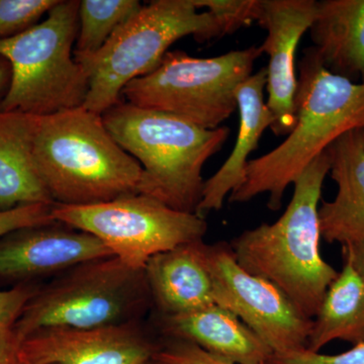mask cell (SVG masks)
<instances>
[{
  "mask_svg": "<svg viewBox=\"0 0 364 364\" xmlns=\"http://www.w3.org/2000/svg\"><path fill=\"white\" fill-rule=\"evenodd\" d=\"M267 68H261L239 85L236 91L239 129L231 154L220 169L205 181L202 202L196 215L205 218L220 210L228 196L240 188L245 181L250 155L259 146L263 134L273 124V116L265 100Z\"/></svg>",
  "mask_w": 364,
  "mask_h": 364,
  "instance_id": "e0dca14e",
  "label": "cell"
},
{
  "mask_svg": "<svg viewBox=\"0 0 364 364\" xmlns=\"http://www.w3.org/2000/svg\"><path fill=\"white\" fill-rule=\"evenodd\" d=\"M33 116L0 109V212L55 205L33 162Z\"/></svg>",
  "mask_w": 364,
  "mask_h": 364,
  "instance_id": "d6986e66",
  "label": "cell"
},
{
  "mask_svg": "<svg viewBox=\"0 0 364 364\" xmlns=\"http://www.w3.org/2000/svg\"><path fill=\"white\" fill-rule=\"evenodd\" d=\"M53 207L54 205L35 203L0 212V237L21 228L39 226L55 222L52 215Z\"/></svg>",
  "mask_w": 364,
  "mask_h": 364,
  "instance_id": "484cf974",
  "label": "cell"
},
{
  "mask_svg": "<svg viewBox=\"0 0 364 364\" xmlns=\"http://www.w3.org/2000/svg\"><path fill=\"white\" fill-rule=\"evenodd\" d=\"M11 66L6 59L0 57V95L9 88V82H11Z\"/></svg>",
  "mask_w": 364,
  "mask_h": 364,
  "instance_id": "f546056e",
  "label": "cell"
},
{
  "mask_svg": "<svg viewBox=\"0 0 364 364\" xmlns=\"http://www.w3.org/2000/svg\"><path fill=\"white\" fill-rule=\"evenodd\" d=\"M109 256L111 251L92 235L60 222L21 228L0 237V284H40Z\"/></svg>",
  "mask_w": 364,
  "mask_h": 364,
  "instance_id": "7c38bea8",
  "label": "cell"
},
{
  "mask_svg": "<svg viewBox=\"0 0 364 364\" xmlns=\"http://www.w3.org/2000/svg\"><path fill=\"white\" fill-rule=\"evenodd\" d=\"M316 4V0H262L258 23L267 35L259 47L269 58L265 90L273 116L270 129L277 136L289 135L296 124V50L312 26Z\"/></svg>",
  "mask_w": 364,
  "mask_h": 364,
  "instance_id": "4fadbf2b",
  "label": "cell"
},
{
  "mask_svg": "<svg viewBox=\"0 0 364 364\" xmlns=\"http://www.w3.org/2000/svg\"><path fill=\"white\" fill-rule=\"evenodd\" d=\"M312 48L328 71L364 81V0H321L310 28Z\"/></svg>",
  "mask_w": 364,
  "mask_h": 364,
  "instance_id": "ac0fdd59",
  "label": "cell"
},
{
  "mask_svg": "<svg viewBox=\"0 0 364 364\" xmlns=\"http://www.w3.org/2000/svg\"><path fill=\"white\" fill-rule=\"evenodd\" d=\"M329 171L327 149L294 182L293 198L277 221L246 230L230 242L241 267L279 287L310 320L338 275L320 252L318 208Z\"/></svg>",
  "mask_w": 364,
  "mask_h": 364,
  "instance_id": "7a4b0ae2",
  "label": "cell"
},
{
  "mask_svg": "<svg viewBox=\"0 0 364 364\" xmlns=\"http://www.w3.org/2000/svg\"><path fill=\"white\" fill-rule=\"evenodd\" d=\"M193 36L198 42L219 39L212 14L193 0H155L122 26L97 54L74 57L90 77L83 107L102 114L121 102L131 81L154 71L170 46Z\"/></svg>",
  "mask_w": 364,
  "mask_h": 364,
  "instance_id": "52a82bcc",
  "label": "cell"
},
{
  "mask_svg": "<svg viewBox=\"0 0 364 364\" xmlns=\"http://www.w3.org/2000/svg\"><path fill=\"white\" fill-rule=\"evenodd\" d=\"M215 305L237 316L275 355L306 350L313 320L304 317L279 287L249 273L230 243L205 245Z\"/></svg>",
  "mask_w": 364,
  "mask_h": 364,
  "instance_id": "30bf717a",
  "label": "cell"
},
{
  "mask_svg": "<svg viewBox=\"0 0 364 364\" xmlns=\"http://www.w3.org/2000/svg\"><path fill=\"white\" fill-rule=\"evenodd\" d=\"M342 257L351 263L364 284V245L342 246Z\"/></svg>",
  "mask_w": 364,
  "mask_h": 364,
  "instance_id": "f1b7e54d",
  "label": "cell"
},
{
  "mask_svg": "<svg viewBox=\"0 0 364 364\" xmlns=\"http://www.w3.org/2000/svg\"><path fill=\"white\" fill-rule=\"evenodd\" d=\"M59 0H0V39L14 37L32 26Z\"/></svg>",
  "mask_w": 364,
  "mask_h": 364,
  "instance_id": "603a6c76",
  "label": "cell"
},
{
  "mask_svg": "<svg viewBox=\"0 0 364 364\" xmlns=\"http://www.w3.org/2000/svg\"><path fill=\"white\" fill-rule=\"evenodd\" d=\"M105 126L142 167L138 193L179 212L196 214L203 168L224 147L231 130H205L165 112L119 102L102 114Z\"/></svg>",
  "mask_w": 364,
  "mask_h": 364,
  "instance_id": "277c9868",
  "label": "cell"
},
{
  "mask_svg": "<svg viewBox=\"0 0 364 364\" xmlns=\"http://www.w3.org/2000/svg\"><path fill=\"white\" fill-rule=\"evenodd\" d=\"M53 219L92 235L128 267L144 269L153 256L203 240L205 218L150 196L131 195L91 205H54Z\"/></svg>",
  "mask_w": 364,
  "mask_h": 364,
  "instance_id": "9c48e42d",
  "label": "cell"
},
{
  "mask_svg": "<svg viewBox=\"0 0 364 364\" xmlns=\"http://www.w3.org/2000/svg\"><path fill=\"white\" fill-rule=\"evenodd\" d=\"M203 240L153 256L144 267L156 315L193 312L215 305L214 284Z\"/></svg>",
  "mask_w": 364,
  "mask_h": 364,
  "instance_id": "2e32d148",
  "label": "cell"
},
{
  "mask_svg": "<svg viewBox=\"0 0 364 364\" xmlns=\"http://www.w3.org/2000/svg\"><path fill=\"white\" fill-rule=\"evenodd\" d=\"M328 152L337 193L318 208L321 235L330 244L364 245V129L347 132Z\"/></svg>",
  "mask_w": 364,
  "mask_h": 364,
  "instance_id": "9a60e30c",
  "label": "cell"
},
{
  "mask_svg": "<svg viewBox=\"0 0 364 364\" xmlns=\"http://www.w3.org/2000/svg\"><path fill=\"white\" fill-rule=\"evenodd\" d=\"M161 348L143 321L90 329L48 328L21 341L23 364H148Z\"/></svg>",
  "mask_w": 364,
  "mask_h": 364,
  "instance_id": "8fae6325",
  "label": "cell"
},
{
  "mask_svg": "<svg viewBox=\"0 0 364 364\" xmlns=\"http://www.w3.org/2000/svg\"><path fill=\"white\" fill-rule=\"evenodd\" d=\"M296 124L284 142L251 159L243 184L229 202H250L268 193L267 207L282 208L287 188L347 132L364 129V81L353 82L328 71L312 47L299 64Z\"/></svg>",
  "mask_w": 364,
  "mask_h": 364,
  "instance_id": "6da1fadb",
  "label": "cell"
},
{
  "mask_svg": "<svg viewBox=\"0 0 364 364\" xmlns=\"http://www.w3.org/2000/svg\"><path fill=\"white\" fill-rule=\"evenodd\" d=\"M155 358L168 364H236L213 355L195 344L176 339L161 338V348Z\"/></svg>",
  "mask_w": 364,
  "mask_h": 364,
  "instance_id": "cb8c5ba5",
  "label": "cell"
},
{
  "mask_svg": "<svg viewBox=\"0 0 364 364\" xmlns=\"http://www.w3.org/2000/svg\"><path fill=\"white\" fill-rule=\"evenodd\" d=\"M259 46L198 58L168 51L154 71L124 88L127 102L215 130L237 111L236 91L253 74Z\"/></svg>",
  "mask_w": 364,
  "mask_h": 364,
  "instance_id": "ba28073f",
  "label": "cell"
},
{
  "mask_svg": "<svg viewBox=\"0 0 364 364\" xmlns=\"http://www.w3.org/2000/svg\"><path fill=\"white\" fill-rule=\"evenodd\" d=\"M41 286L40 284H21L0 291V337L14 329L26 306Z\"/></svg>",
  "mask_w": 364,
  "mask_h": 364,
  "instance_id": "d4e9b609",
  "label": "cell"
},
{
  "mask_svg": "<svg viewBox=\"0 0 364 364\" xmlns=\"http://www.w3.org/2000/svg\"><path fill=\"white\" fill-rule=\"evenodd\" d=\"M79 4L60 0L42 23L0 39V57L11 71L1 111L43 117L83 107L90 77L73 52Z\"/></svg>",
  "mask_w": 364,
  "mask_h": 364,
  "instance_id": "5b68a950",
  "label": "cell"
},
{
  "mask_svg": "<svg viewBox=\"0 0 364 364\" xmlns=\"http://www.w3.org/2000/svg\"><path fill=\"white\" fill-rule=\"evenodd\" d=\"M336 340L352 345L364 342V284L347 259L313 318L306 350L318 353Z\"/></svg>",
  "mask_w": 364,
  "mask_h": 364,
  "instance_id": "ffe728a7",
  "label": "cell"
},
{
  "mask_svg": "<svg viewBox=\"0 0 364 364\" xmlns=\"http://www.w3.org/2000/svg\"><path fill=\"white\" fill-rule=\"evenodd\" d=\"M138 0H82L79 4L78 33L74 57L97 54L112 36L140 11Z\"/></svg>",
  "mask_w": 364,
  "mask_h": 364,
  "instance_id": "44dd1931",
  "label": "cell"
},
{
  "mask_svg": "<svg viewBox=\"0 0 364 364\" xmlns=\"http://www.w3.org/2000/svg\"><path fill=\"white\" fill-rule=\"evenodd\" d=\"M150 310L144 269L109 256L85 261L42 284L13 331L23 341L48 328L90 329L143 321Z\"/></svg>",
  "mask_w": 364,
  "mask_h": 364,
  "instance_id": "8992f818",
  "label": "cell"
},
{
  "mask_svg": "<svg viewBox=\"0 0 364 364\" xmlns=\"http://www.w3.org/2000/svg\"><path fill=\"white\" fill-rule=\"evenodd\" d=\"M267 364H364V342L353 345L349 350L338 354L315 353L309 350L275 355L273 354Z\"/></svg>",
  "mask_w": 364,
  "mask_h": 364,
  "instance_id": "4316f807",
  "label": "cell"
},
{
  "mask_svg": "<svg viewBox=\"0 0 364 364\" xmlns=\"http://www.w3.org/2000/svg\"><path fill=\"white\" fill-rule=\"evenodd\" d=\"M21 343L13 330L0 337V364H23L20 358Z\"/></svg>",
  "mask_w": 364,
  "mask_h": 364,
  "instance_id": "83f0119b",
  "label": "cell"
},
{
  "mask_svg": "<svg viewBox=\"0 0 364 364\" xmlns=\"http://www.w3.org/2000/svg\"><path fill=\"white\" fill-rule=\"evenodd\" d=\"M148 364H168V363H163V361L158 360V359L155 358V359H153L152 361H150V363Z\"/></svg>",
  "mask_w": 364,
  "mask_h": 364,
  "instance_id": "4dcf8cb0",
  "label": "cell"
},
{
  "mask_svg": "<svg viewBox=\"0 0 364 364\" xmlns=\"http://www.w3.org/2000/svg\"><path fill=\"white\" fill-rule=\"evenodd\" d=\"M163 339L189 342L236 364L267 363L273 352L233 313L218 305L179 315L153 318Z\"/></svg>",
  "mask_w": 364,
  "mask_h": 364,
  "instance_id": "5bb4252c",
  "label": "cell"
},
{
  "mask_svg": "<svg viewBox=\"0 0 364 364\" xmlns=\"http://www.w3.org/2000/svg\"><path fill=\"white\" fill-rule=\"evenodd\" d=\"M33 156L55 205H91L138 193L142 167L102 114L85 107L33 116Z\"/></svg>",
  "mask_w": 364,
  "mask_h": 364,
  "instance_id": "3957f363",
  "label": "cell"
},
{
  "mask_svg": "<svg viewBox=\"0 0 364 364\" xmlns=\"http://www.w3.org/2000/svg\"><path fill=\"white\" fill-rule=\"evenodd\" d=\"M196 9H205L217 25L219 38L232 35L259 21L262 0H193Z\"/></svg>",
  "mask_w": 364,
  "mask_h": 364,
  "instance_id": "7402d4cb",
  "label": "cell"
}]
</instances>
